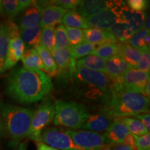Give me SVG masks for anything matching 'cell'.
Here are the masks:
<instances>
[{"label": "cell", "mask_w": 150, "mask_h": 150, "mask_svg": "<svg viewBox=\"0 0 150 150\" xmlns=\"http://www.w3.org/2000/svg\"><path fill=\"white\" fill-rule=\"evenodd\" d=\"M149 80V73L131 68L123 75L120 83L125 91L144 95V90Z\"/></svg>", "instance_id": "cell-12"}, {"label": "cell", "mask_w": 150, "mask_h": 150, "mask_svg": "<svg viewBox=\"0 0 150 150\" xmlns=\"http://www.w3.org/2000/svg\"><path fill=\"white\" fill-rule=\"evenodd\" d=\"M55 28L44 27L42 28L40 36V45L49 50L51 53L55 49Z\"/></svg>", "instance_id": "cell-33"}, {"label": "cell", "mask_w": 150, "mask_h": 150, "mask_svg": "<svg viewBox=\"0 0 150 150\" xmlns=\"http://www.w3.org/2000/svg\"><path fill=\"white\" fill-rule=\"evenodd\" d=\"M112 123V119L102 113L91 115L88 119L85 122L82 129H86L93 132H102L106 131L110 126Z\"/></svg>", "instance_id": "cell-20"}, {"label": "cell", "mask_w": 150, "mask_h": 150, "mask_svg": "<svg viewBox=\"0 0 150 150\" xmlns=\"http://www.w3.org/2000/svg\"><path fill=\"white\" fill-rule=\"evenodd\" d=\"M1 113L13 145L27 137L34 110L11 104H2Z\"/></svg>", "instance_id": "cell-3"}, {"label": "cell", "mask_w": 150, "mask_h": 150, "mask_svg": "<svg viewBox=\"0 0 150 150\" xmlns=\"http://www.w3.org/2000/svg\"><path fill=\"white\" fill-rule=\"evenodd\" d=\"M150 19H149V15L146 16L145 21H144L143 26H142V29L147 30V31H149L150 29Z\"/></svg>", "instance_id": "cell-44"}, {"label": "cell", "mask_w": 150, "mask_h": 150, "mask_svg": "<svg viewBox=\"0 0 150 150\" xmlns=\"http://www.w3.org/2000/svg\"><path fill=\"white\" fill-rule=\"evenodd\" d=\"M126 1H120L117 8L119 21L127 23L133 33H136L142 29L144 21L147 15L145 12H136L131 10L126 5Z\"/></svg>", "instance_id": "cell-13"}, {"label": "cell", "mask_w": 150, "mask_h": 150, "mask_svg": "<svg viewBox=\"0 0 150 150\" xmlns=\"http://www.w3.org/2000/svg\"><path fill=\"white\" fill-rule=\"evenodd\" d=\"M65 27L76 28V29H88L89 26L86 21V19L82 17L76 11H68L62 20Z\"/></svg>", "instance_id": "cell-26"}, {"label": "cell", "mask_w": 150, "mask_h": 150, "mask_svg": "<svg viewBox=\"0 0 150 150\" xmlns=\"http://www.w3.org/2000/svg\"><path fill=\"white\" fill-rule=\"evenodd\" d=\"M41 21V11L35 4V1H33L32 5L24 10L22 16L20 17L18 27L20 30H22L26 28L40 26Z\"/></svg>", "instance_id": "cell-17"}, {"label": "cell", "mask_w": 150, "mask_h": 150, "mask_svg": "<svg viewBox=\"0 0 150 150\" xmlns=\"http://www.w3.org/2000/svg\"><path fill=\"white\" fill-rule=\"evenodd\" d=\"M127 6L136 12H144L149 6V1L147 0H129L126 1Z\"/></svg>", "instance_id": "cell-38"}, {"label": "cell", "mask_w": 150, "mask_h": 150, "mask_svg": "<svg viewBox=\"0 0 150 150\" xmlns=\"http://www.w3.org/2000/svg\"><path fill=\"white\" fill-rule=\"evenodd\" d=\"M39 142L59 150H83L78 147L64 131L54 127L44 129L38 142Z\"/></svg>", "instance_id": "cell-9"}, {"label": "cell", "mask_w": 150, "mask_h": 150, "mask_svg": "<svg viewBox=\"0 0 150 150\" xmlns=\"http://www.w3.org/2000/svg\"><path fill=\"white\" fill-rule=\"evenodd\" d=\"M129 134L130 133L128 129L120 120L119 118H115L106 131L104 135L108 144L115 146L123 144L125 137Z\"/></svg>", "instance_id": "cell-16"}, {"label": "cell", "mask_w": 150, "mask_h": 150, "mask_svg": "<svg viewBox=\"0 0 150 150\" xmlns=\"http://www.w3.org/2000/svg\"><path fill=\"white\" fill-rule=\"evenodd\" d=\"M33 1L31 0H4V11L10 21H12L22 11L31 6Z\"/></svg>", "instance_id": "cell-21"}, {"label": "cell", "mask_w": 150, "mask_h": 150, "mask_svg": "<svg viewBox=\"0 0 150 150\" xmlns=\"http://www.w3.org/2000/svg\"><path fill=\"white\" fill-rule=\"evenodd\" d=\"M106 60L99 57V56L90 54L79 59L76 64L81 65L86 68L91 70L98 71V72L106 73V66H105Z\"/></svg>", "instance_id": "cell-28"}, {"label": "cell", "mask_w": 150, "mask_h": 150, "mask_svg": "<svg viewBox=\"0 0 150 150\" xmlns=\"http://www.w3.org/2000/svg\"><path fill=\"white\" fill-rule=\"evenodd\" d=\"M23 68L27 70L38 71L43 70L42 60L36 50L33 48H27L21 58Z\"/></svg>", "instance_id": "cell-23"}, {"label": "cell", "mask_w": 150, "mask_h": 150, "mask_svg": "<svg viewBox=\"0 0 150 150\" xmlns=\"http://www.w3.org/2000/svg\"><path fill=\"white\" fill-rule=\"evenodd\" d=\"M42 100V103L34 111L27 135L28 138L36 142H38L42 131L53 122L56 112L54 103L50 97L47 96Z\"/></svg>", "instance_id": "cell-5"}, {"label": "cell", "mask_w": 150, "mask_h": 150, "mask_svg": "<svg viewBox=\"0 0 150 150\" xmlns=\"http://www.w3.org/2000/svg\"><path fill=\"white\" fill-rule=\"evenodd\" d=\"M118 55L121 56L132 68H136L141 57L142 51L134 48L127 42L118 43Z\"/></svg>", "instance_id": "cell-22"}, {"label": "cell", "mask_w": 150, "mask_h": 150, "mask_svg": "<svg viewBox=\"0 0 150 150\" xmlns=\"http://www.w3.org/2000/svg\"><path fill=\"white\" fill-rule=\"evenodd\" d=\"M104 60L118 55V43H104L98 45L92 54Z\"/></svg>", "instance_id": "cell-32"}, {"label": "cell", "mask_w": 150, "mask_h": 150, "mask_svg": "<svg viewBox=\"0 0 150 150\" xmlns=\"http://www.w3.org/2000/svg\"><path fill=\"white\" fill-rule=\"evenodd\" d=\"M65 29H66L67 39L71 47L85 41L83 37V30L71 27H65Z\"/></svg>", "instance_id": "cell-36"}, {"label": "cell", "mask_w": 150, "mask_h": 150, "mask_svg": "<svg viewBox=\"0 0 150 150\" xmlns=\"http://www.w3.org/2000/svg\"><path fill=\"white\" fill-rule=\"evenodd\" d=\"M136 142L135 147L137 150H150V134H147L141 136H134Z\"/></svg>", "instance_id": "cell-39"}, {"label": "cell", "mask_w": 150, "mask_h": 150, "mask_svg": "<svg viewBox=\"0 0 150 150\" xmlns=\"http://www.w3.org/2000/svg\"><path fill=\"white\" fill-rule=\"evenodd\" d=\"M37 150H59L53 148L42 142H37Z\"/></svg>", "instance_id": "cell-43"}, {"label": "cell", "mask_w": 150, "mask_h": 150, "mask_svg": "<svg viewBox=\"0 0 150 150\" xmlns=\"http://www.w3.org/2000/svg\"><path fill=\"white\" fill-rule=\"evenodd\" d=\"M9 43V29L8 24L4 23L2 33L0 38V74L4 72V66L6 59Z\"/></svg>", "instance_id": "cell-31"}, {"label": "cell", "mask_w": 150, "mask_h": 150, "mask_svg": "<svg viewBox=\"0 0 150 150\" xmlns=\"http://www.w3.org/2000/svg\"><path fill=\"white\" fill-rule=\"evenodd\" d=\"M119 119L125 125L129 133L134 136H141L147 134V133H149L143 126V125L136 118L125 117L119 118Z\"/></svg>", "instance_id": "cell-30"}, {"label": "cell", "mask_w": 150, "mask_h": 150, "mask_svg": "<svg viewBox=\"0 0 150 150\" xmlns=\"http://www.w3.org/2000/svg\"><path fill=\"white\" fill-rule=\"evenodd\" d=\"M108 31L111 33L120 43L127 42L129 38L134 34L128 24L122 21H117Z\"/></svg>", "instance_id": "cell-27"}, {"label": "cell", "mask_w": 150, "mask_h": 150, "mask_svg": "<svg viewBox=\"0 0 150 150\" xmlns=\"http://www.w3.org/2000/svg\"><path fill=\"white\" fill-rule=\"evenodd\" d=\"M54 107V124L57 126L81 129L91 115L87 106L81 103L56 100Z\"/></svg>", "instance_id": "cell-4"}, {"label": "cell", "mask_w": 150, "mask_h": 150, "mask_svg": "<svg viewBox=\"0 0 150 150\" xmlns=\"http://www.w3.org/2000/svg\"><path fill=\"white\" fill-rule=\"evenodd\" d=\"M9 29V43L6 59L4 66V71L12 68L21 59L25 45L20 37V30L18 25L12 21L7 22Z\"/></svg>", "instance_id": "cell-8"}, {"label": "cell", "mask_w": 150, "mask_h": 150, "mask_svg": "<svg viewBox=\"0 0 150 150\" xmlns=\"http://www.w3.org/2000/svg\"><path fill=\"white\" fill-rule=\"evenodd\" d=\"M134 118L139 120L141 122L143 126L145 127L146 129L149 132L150 130V115L149 112H145V113L139 114L136 116H134Z\"/></svg>", "instance_id": "cell-41"}, {"label": "cell", "mask_w": 150, "mask_h": 150, "mask_svg": "<svg viewBox=\"0 0 150 150\" xmlns=\"http://www.w3.org/2000/svg\"><path fill=\"white\" fill-rule=\"evenodd\" d=\"M53 88L51 79L43 71L27 70L19 67L11 71L6 92L20 104H32L47 96Z\"/></svg>", "instance_id": "cell-1"}, {"label": "cell", "mask_w": 150, "mask_h": 150, "mask_svg": "<svg viewBox=\"0 0 150 150\" xmlns=\"http://www.w3.org/2000/svg\"><path fill=\"white\" fill-rule=\"evenodd\" d=\"M100 103L101 113L112 120L149 112V98L141 94L125 91L120 83H115Z\"/></svg>", "instance_id": "cell-2"}, {"label": "cell", "mask_w": 150, "mask_h": 150, "mask_svg": "<svg viewBox=\"0 0 150 150\" xmlns=\"http://www.w3.org/2000/svg\"><path fill=\"white\" fill-rule=\"evenodd\" d=\"M74 76L81 83L104 93H108L115 83L106 73L89 70L79 64H76Z\"/></svg>", "instance_id": "cell-7"}, {"label": "cell", "mask_w": 150, "mask_h": 150, "mask_svg": "<svg viewBox=\"0 0 150 150\" xmlns=\"http://www.w3.org/2000/svg\"><path fill=\"white\" fill-rule=\"evenodd\" d=\"M108 1L83 0L76 8V11L84 18L95 16L108 7Z\"/></svg>", "instance_id": "cell-19"}, {"label": "cell", "mask_w": 150, "mask_h": 150, "mask_svg": "<svg viewBox=\"0 0 150 150\" xmlns=\"http://www.w3.org/2000/svg\"><path fill=\"white\" fill-rule=\"evenodd\" d=\"M83 37L86 42L97 46L108 42L119 43L113 35L108 31L93 28H88L83 30Z\"/></svg>", "instance_id": "cell-18"}, {"label": "cell", "mask_w": 150, "mask_h": 150, "mask_svg": "<svg viewBox=\"0 0 150 150\" xmlns=\"http://www.w3.org/2000/svg\"><path fill=\"white\" fill-rule=\"evenodd\" d=\"M121 1H108V7L95 16L85 18L90 28L108 31L119 21L117 8Z\"/></svg>", "instance_id": "cell-10"}, {"label": "cell", "mask_w": 150, "mask_h": 150, "mask_svg": "<svg viewBox=\"0 0 150 150\" xmlns=\"http://www.w3.org/2000/svg\"><path fill=\"white\" fill-rule=\"evenodd\" d=\"M106 74L115 83H120L124 74L132 68L119 55L115 56L105 61Z\"/></svg>", "instance_id": "cell-15"}, {"label": "cell", "mask_w": 150, "mask_h": 150, "mask_svg": "<svg viewBox=\"0 0 150 150\" xmlns=\"http://www.w3.org/2000/svg\"><path fill=\"white\" fill-rule=\"evenodd\" d=\"M1 105H2V104H1V99H0V108H1Z\"/></svg>", "instance_id": "cell-51"}, {"label": "cell", "mask_w": 150, "mask_h": 150, "mask_svg": "<svg viewBox=\"0 0 150 150\" xmlns=\"http://www.w3.org/2000/svg\"><path fill=\"white\" fill-rule=\"evenodd\" d=\"M33 49L36 50L42 60L43 70L47 73L50 76H55L57 74L58 67L51 52L41 45L35 47Z\"/></svg>", "instance_id": "cell-25"}, {"label": "cell", "mask_w": 150, "mask_h": 150, "mask_svg": "<svg viewBox=\"0 0 150 150\" xmlns=\"http://www.w3.org/2000/svg\"><path fill=\"white\" fill-rule=\"evenodd\" d=\"M71 48H55L52 53L58 67L57 74H61L67 79L74 76L76 67V60L72 55Z\"/></svg>", "instance_id": "cell-11"}, {"label": "cell", "mask_w": 150, "mask_h": 150, "mask_svg": "<svg viewBox=\"0 0 150 150\" xmlns=\"http://www.w3.org/2000/svg\"><path fill=\"white\" fill-rule=\"evenodd\" d=\"M42 28L41 26H35L20 30V37L25 47L34 48L40 45V36Z\"/></svg>", "instance_id": "cell-24"}, {"label": "cell", "mask_w": 150, "mask_h": 150, "mask_svg": "<svg viewBox=\"0 0 150 150\" xmlns=\"http://www.w3.org/2000/svg\"><path fill=\"white\" fill-rule=\"evenodd\" d=\"M142 55L141 57L138 61V65H137V70L149 73L150 71V53H149V47H145L142 50Z\"/></svg>", "instance_id": "cell-37"}, {"label": "cell", "mask_w": 150, "mask_h": 150, "mask_svg": "<svg viewBox=\"0 0 150 150\" xmlns=\"http://www.w3.org/2000/svg\"><path fill=\"white\" fill-rule=\"evenodd\" d=\"M41 27H54L57 24L62 23L63 16L68 11V10L58 6L51 4L50 1L41 8Z\"/></svg>", "instance_id": "cell-14"}, {"label": "cell", "mask_w": 150, "mask_h": 150, "mask_svg": "<svg viewBox=\"0 0 150 150\" xmlns=\"http://www.w3.org/2000/svg\"><path fill=\"white\" fill-rule=\"evenodd\" d=\"M144 95L145 97L149 98V95H150V80H149L147 81V84H146L145 87V90H144Z\"/></svg>", "instance_id": "cell-46"}, {"label": "cell", "mask_w": 150, "mask_h": 150, "mask_svg": "<svg viewBox=\"0 0 150 150\" xmlns=\"http://www.w3.org/2000/svg\"><path fill=\"white\" fill-rule=\"evenodd\" d=\"M3 27H4V23H0V38H1V33H2Z\"/></svg>", "instance_id": "cell-50"}, {"label": "cell", "mask_w": 150, "mask_h": 150, "mask_svg": "<svg viewBox=\"0 0 150 150\" xmlns=\"http://www.w3.org/2000/svg\"><path fill=\"white\" fill-rule=\"evenodd\" d=\"M17 150H27V144L24 142H22L19 145Z\"/></svg>", "instance_id": "cell-47"}, {"label": "cell", "mask_w": 150, "mask_h": 150, "mask_svg": "<svg viewBox=\"0 0 150 150\" xmlns=\"http://www.w3.org/2000/svg\"><path fill=\"white\" fill-rule=\"evenodd\" d=\"M54 36H55V48L64 49L71 47L67 39L66 29L63 25L60 24L56 28Z\"/></svg>", "instance_id": "cell-35"}, {"label": "cell", "mask_w": 150, "mask_h": 150, "mask_svg": "<svg viewBox=\"0 0 150 150\" xmlns=\"http://www.w3.org/2000/svg\"><path fill=\"white\" fill-rule=\"evenodd\" d=\"M97 45L91 44V43L83 41V42L80 43L77 45L72 47L71 48L72 55L74 56V59H80L81 58L90 55L93 53L95 50L96 49Z\"/></svg>", "instance_id": "cell-34"}, {"label": "cell", "mask_w": 150, "mask_h": 150, "mask_svg": "<svg viewBox=\"0 0 150 150\" xmlns=\"http://www.w3.org/2000/svg\"><path fill=\"white\" fill-rule=\"evenodd\" d=\"M135 142H136V140H135L134 136L131 134H129L125 137L123 144L132 148L135 147Z\"/></svg>", "instance_id": "cell-42"}, {"label": "cell", "mask_w": 150, "mask_h": 150, "mask_svg": "<svg viewBox=\"0 0 150 150\" xmlns=\"http://www.w3.org/2000/svg\"><path fill=\"white\" fill-rule=\"evenodd\" d=\"M65 132L83 150H111L113 147L108 144L104 134L90 131L67 130Z\"/></svg>", "instance_id": "cell-6"}, {"label": "cell", "mask_w": 150, "mask_h": 150, "mask_svg": "<svg viewBox=\"0 0 150 150\" xmlns=\"http://www.w3.org/2000/svg\"><path fill=\"white\" fill-rule=\"evenodd\" d=\"M80 1V0H55V1H50V3L69 11V9L74 10L77 8Z\"/></svg>", "instance_id": "cell-40"}, {"label": "cell", "mask_w": 150, "mask_h": 150, "mask_svg": "<svg viewBox=\"0 0 150 150\" xmlns=\"http://www.w3.org/2000/svg\"><path fill=\"white\" fill-rule=\"evenodd\" d=\"M111 150H133V149L130 147L124 145V144H122V145H117L115 147L112 148Z\"/></svg>", "instance_id": "cell-45"}, {"label": "cell", "mask_w": 150, "mask_h": 150, "mask_svg": "<svg viewBox=\"0 0 150 150\" xmlns=\"http://www.w3.org/2000/svg\"><path fill=\"white\" fill-rule=\"evenodd\" d=\"M127 44L133 47L142 50L145 47H149V31L145 29H140L134 33L129 38L127 42Z\"/></svg>", "instance_id": "cell-29"}, {"label": "cell", "mask_w": 150, "mask_h": 150, "mask_svg": "<svg viewBox=\"0 0 150 150\" xmlns=\"http://www.w3.org/2000/svg\"><path fill=\"white\" fill-rule=\"evenodd\" d=\"M2 129H3V124H2V122H1V117H0V136H1V132H2Z\"/></svg>", "instance_id": "cell-49"}, {"label": "cell", "mask_w": 150, "mask_h": 150, "mask_svg": "<svg viewBox=\"0 0 150 150\" xmlns=\"http://www.w3.org/2000/svg\"><path fill=\"white\" fill-rule=\"evenodd\" d=\"M4 8H3V4H2V1L0 0V15H4Z\"/></svg>", "instance_id": "cell-48"}]
</instances>
